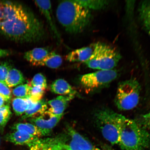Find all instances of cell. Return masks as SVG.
<instances>
[{
  "label": "cell",
  "mask_w": 150,
  "mask_h": 150,
  "mask_svg": "<svg viewBox=\"0 0 150 150\" xmlns=\"http://www.w3.org/2000/svg\"><path fill=\"white\" fill-rule=\"evenodd\" d=\"M0 34L19 42H35L44 39V25L33 12L19 3L0 2Z\"/></svg>",
  "instance_id": "obj_1"
},
{
  "label": "cell",
  "mask_w": 150,
  "mask_h": 150,
  "mask_svg": "<svg viewBox=\"0 0 150 150\" xmlns=\"http://www.w3.org/2000/svg\"><path fill=\"white\" fill-rule=\"evenodd\" d=\"M58 21L66 31L76 34L83 31L89 24L91 10L75 1H64L59 4L56 10Z\"/></svg>",
  "instance_id": "obj_2"
},
{
  "label": "cell",
  "mask_w": 150,
  "mask_h": 150,
  "mask_svg": "<svg viewBox=\"0 0 150 150\" xmlns=\"http://www.w3.org/2000/svg\"><path fill=\"white\" fill-rule=\"evenodd\" d=\"M119 145L122 150H147L150 147V134L136 121L122 116Z\"/></svg>",
  "instance_id": "obj_3"
},
{
  "label": "cell",
  "mask_w": 150,
  "mask_h": 150,
  "mask_svg": "<svg viewBox=\"0 0 150 150\" xmlns=\"http://www.w3.org/2000/svg\"><path fill=\"white\" fill-rule=\"evenodd\" d=\"M121 58L120 54L115 48L98 42L94 45L92 54L84 63L90 68L111 70L117 66Z\"/></svg>",
  "instance_id": "obj_4"
},
{
  "label": "cell",
  "mask_w": 150,
  "mask_h": 150,
  "mask_svg": "<svg viewBox=\"0 0 150 150\" xmlns=\"http://www.w3.org/2000/svg\"><path fill=\"white\" fill-rule=\"evenodd\" d=\"M122 116L107 108L101 109L96 114L97 125L103 137L112 145L119 144V130Z\"/></svg>",
  "instance_id": "obj_5"
},
{
  "label": "cell",
  "mask_w": 150,
  "mask_h": 150,
  "mask_svg": "<svg viewBox=\"0 0 150 150\" xmlns=\"http://www.w3.org/2000/svg\"><path fill=\"white\" fill-rule=\"evenodd\" d=\"M141 91L137 80L131 79L120 83L118 86L115 99L116 106L119 110L132 109L139 102Z\"/></svg>",
  "instance_id": "obj_6"
},
{
  "label": "cell",
  "mask_w": 150,
  "mask_h": 150,
  "mask_svg": "<svg viewBox=\"0 0 150 150\" xmlns=\"http://www.w3.org/2000/svg\"><path fill=\"white\" fill-rule=\"evenodd\" d=\"M118 76L117 70H99L96 72L82 75L80 80L86 88L94 89L108 85L115 80Z\"/></svg>",
  "instance_id": "obj_7"
},
{
  "label": "cell",
  "mask_w": 150,
  "mask_h": 150,
  "mask_svg": "<svg viewBox=\"0 0 150 150\" xmlns=\"http://www.w3.org/2000/svg\"><path fill=\"white\" fill-rule=\"evenodd\" d=\"M63 115H55L46 110L42 115L30 120L31 124L36 126L42 133V136H47L59 122Z\"/></svg>",
  "instance_id": "obj_8"
},
{
  "label": "cell",
  "mask_w": 150,
  "mask_h": 150,
  "mask_svg": "<svg viewBox=\"0 0 150 150\" xmlns=\"http://www.w3.org/2000/svg\"><path fill=\"white\" fill-rule=\"evenodd\" d=\"M67 130L70 140L65 144L64 150H100L72 127H69Z\"/></svg>",
  "instance_id": "obj_9"
},
{
  "label": "cell",
  "mask_w": 150,
  "mask_h": 150,
  "mask_svg": "<svg viewBox=\"0 0 150 150\" xmlns=\"http://www.w3.org/2000/svg\"><path fill=\"white\" fill-rule=\"evenodd\" d=\"M4 138L6 141L16 145L27 146L30 148L40 144L42 140L24 131L17 130L7 134Z\"/></svg>",
  "instance_id": "obj_10"
},
{
  "label": "cell",
  "mask_w": 150,
  "mask_h": 150,
  "mask_svg": "<svg viewBox=\"0 0 150 150\" xmlns=\"http://www.w3.org/2000/svg\"><path fill=\"white\" fill-rule=\"evenodd\" d=\"M35 3L38 7L39 10L46 18L50 29L55 36L59 38V33H58L55 21L52 14V5L50 1H35Z\"/></svg>",
  "instance_id": "obj_11"
},
{
  "label": "cell",
  "mask_w": 150,
  "mask_h": 150,
  "mask_svg": "<svg viewBox=\"0 0 150 150\" xmlns=\"http://www.w3.org/2000/svg\"><path fill=\"white\" fill-rule=\"evenodd\" d=\"M74 97V95L59 96L49 101L48 104L50 108L48 111L55 115H63L69 103Z\"/></svg>",
  "instance_id": "obj_12"
},
{
  "label": "cell",
  "mask_w": 150,
  "mask_h": 150,
  "mask_svg": "<svg viewBox=\"0 0 150 150\" xmlns=\"http://www.w3.org/2000/svg\"><path fill=\"white\" fill-rule=\"evenodd\" d=\"M94 49L92 46L84 47L72 51L67 56V61L70 62H82L85 63L92 54Z\"/></svg>",
  "instance_id": "obj_13"
},
{
  "label": "cell",
  "mask_w": 150,
  "mask_h": 150,
  "mask_svg": "<svg viewBox=\"0 0 150 150\" xmlns=\"http://www.w3.org/2000/svg\"><path fill=\"white\" fill-rule=\"evenodd\" d=\"M47 108V105L44 100H41L35 103L31 101L29 108L22 116L21 120H25L30 118L32 119L38 117L46 112Z\"/></svg>",
  "instance_id": "obj_14"
},
{
  "label": "cell",
  "mask_w": 150,
  "mask_h": 150,
  "mask_svg": "<svg viewBox=\"0 0 150 150\" xmlns=\"http://www.w3.org/2000/svg\"><path fill=\"white\" fill-rule=\"evenodd\" d=\"M138 12L142 27L150 37V1H142L140 4Z\"/></svg>",
  "instance_id": "obj_15"
},
{
  "label": "cell",
  "mask_w": 150,
  "mask_h": 150,
  "mask_svg": "<svg viewBox=\"0 0 150 150\" xmlns=\"http://www.w3.org/2000/svg\"><path fill=\"white\" fill-rule=\"evenodd\" d=\"M49 53L46 49L36 48L25 52L24 58L31 64L37 66Z\"/></svg>",
  "instance_id": "obj_16"
},
{
  "label": "cell",
  "mask_w": 150,
  "mask_h": 150,
  "mask_svg": "<svg viewBox=\"0 0 150 150\" xmlns=\"http://www.w3.org/2000/svg\"><path fill=\"white\" fill-rule=\"evenodd\" d=\"M51 89L54 93L63 95H74L76 93L70 84L63 79L54 81L51 85Z\"/></svg>",
  "instance_id": "obj_17"
},
{
  "label": "cell",
  "mask_w": 150,
  "mask_h": 150,
  "mask_svg": "<svg viewBox=\"0 0 150 150\" xmlns=\"http://www.w3.org/2000/svg\"><path fill=\"white\" fill-rule=\"evenodd\" d=\"M25 82L23 74L17 69L13 68L9 71L5 82V84L9 88L22 84Z\"/></svg>",
  "instance_id": "obj_18"
},
{
  "label": "cell",
  "mask_w": 150,
  "mask_h": 150,
  "mask_svg": "<svg viewBox=\"0 0 150 150\" xmlns=\"http://www.w3.org/2000/svg\"><path fill=\"white\" fill-rule=\"evenodd\" d=\"M30 150H61L60 142L57 137L42 139L41 143L31 147Z\"/></svg>",
  "instance_id": "obj_19"
},
{
  "label": "cell",
  "mask_w": 150,
  "mask_h": 150,
  "mask_svg": "<svg viewBox=\"0 0 150 150\" xmlns=\"http://www.w3.org/2000/svg\"><path fill=\"white\" fill-rule=\"evenodd\" d=\"M62 63V59L60 55L55 52H50L37 66H45L51 69H57L61 66Z\"/></svg>",
  "instance_id": "obj_20"
},
{
  "label": "cell",
  "mask_w": 150,
  "mask_h": 150,
  "mask_svg": "<svg viewBox=\"0 0 150 150\" xmlns=\"http://www.w3.org/2000/svg\"><path fill=\"white\" fill-rule=\"evenodd\" d=\"M31 102L29 98H15L13 99L12 107L16 115L17 116L23 115L29 108Z\"/></svg>",
  "instance_id": "obj_21"
},
{
  "label": "cell",
  "mask_w": 150,
  "mask_h": 150,
  "mask_svg": "<svg viewBox=\"0 0 150 150\" xmlns=\"http://www.w3.org/2000/svg\"><path fill=\"white\" fill-rule=\"evenodd\" d=\"M11 128L15 130L23 131L38 137L42 136V133L39 129L31 123H16L12 125Z\"/></svg>",
  "instance_id": "obj_22"
},
{
  "label": "cell",
  "mask_w": 150,
  "mask_h": 150,
  "mask_svg": "<svg viewBox=\"0 0 150 150\" xmlns=\"http://www.w3.org/2000/svg\"><path fill=\"white\" fill-rule=\"evenodd\" d=\"M82 6L86 8L93 10H99L104 8L109 4V1H104V0H95V1H90V0H75Z\"/></svg>",
  "instance_id": "obj_23"
},
{
  "label": "cell",
  "mask_w": 150,
  "mask_h": 150,
  "mask_svg": "<svg viewBox=\"0 0 150 150\" xmlns=\"http://www.w3.org/2000/svg\"><path fill=\"white\" fill-rule=\"evenodd\" d=\"M32 86L29 84H21L13 90L12 93L17 98H29Z\"/></svg>",
  "instance_id": "obj_24"
},
{
  "label": "cell",
  "mask_w": 150,
  "mask_h": 150,
  "mask_svg": "<svg viewBox=\"0 0 150 150\" xmlns=\"http://www.w3.org/2000/svg\"><path fill=\"white\" fill-rule=\"evenodd\" d=\"M12 115L9 105H5L0 108V130H3L7 122L10 119Z\"/></svg>",
  "instance_id": "obj_25"
},
{
  "label": "cell",
  "mask_w": 150,
  "mask_h": 150,
  "mask_svg": "<svg viewBox=\"0 0 150 150\" xmlns=\"http://www.w3.org/2000/svg\"><path fill=\"white\" fill-rule=\"evenodd\" d=\"M12 69V64L9 62L4 61L0 62V82L5 84L7 75Z\"/></svg>",
  "instance_id": "obj_26"
},
{
  "label": "cell",
  "mask_w": 150,
  "mask_h": 150,
  "mask_svg": "<svg viewBox=\"0 0 150 150\" xmlns=\"http://www.w3.org/2000/svg\"><path fill=\"white\" fill-rule=\"evenodd\" d=\"M45 90L38 87H32L31 90L30 96L29 99L33 103H36L42 100Z\"/></svg>",
  "instance_id": "obj_27"
},
{
  "label": "cell",
  "mask_w": 150,
  "mask_h": 150,
  "mask_svg": "<svg viewBox=\"0 0 150 150\" xmlns=\"http://www.w3.org/2000/svg\"><path fill=\"white\" fill-rule=\"evenodd\" d=\"M32 87H40L44 90L47 88V80L45 76L41 74H35L31 82Z\"/></svg>",
  "instance_id": "obj_28"
},
{
  "label": "cell",
  "mask_w": 150,
  "mask_h": 150,
  "mask_svg": "<svg viewBox=\"0 0 150 150\" xmlns=\"http://www.w3.org/2000/svg\"><path fill=\"white\" fill-rule=\"evenodd\" d=\"M12 90L4 83L0 82V95L4 98L6 102H10L12 97Z\"/></svg>",
  "instance_id": "obj_29"
},
{
  "label": "cell",
  "mask_w": 150,
  "mask_h": 150,
  "mask_svg": "<svg viewBox=\"0 0 150 150\" xmlns=\"http://www.w3.org/2000/svg\"><path fill=\"white\" fill-rule=\"evenodd\" d=\"M136 121L146 130L148 131L150 130V112L141 116L139 119Z\"/></svg>",
  "instance_id": "obj_30"
},
{
  "label": "cell",
  "mask_w": 150,
  "mask_h": 150,
  "mask_svg": "<svg viewBox=\"0 0 150 150\" xmlns=\"http://www.w3.org/2000/svg\"><path fill=\"white\" fill-rule=\"evenodd\" d=\"M11 54V52L9 50L0 49V58L6 57L10 55Z\"/></svg>",
  "instance_id": "obj_31"
},
{
  "label": "cell",
  "mask_w": 150,
  "mask_h": 150,
  "mask_svg": "<svg viewBox=\"0 0 150 150\" xmlns=\"http://www.w3.org/2000/svg\"><path fill=\"white\" fill-rule=\"evenodd\" d=\"M6 101L2 96L0 95V108L5 105Z\"/></svg>",
  "instance_id": "obj_32"
}]
</instances>
